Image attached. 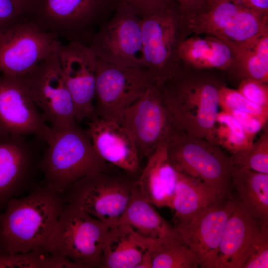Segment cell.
Masks as SVG:
<instances>
[{"mask_svg":"<svg viewBox=\"0 0 268 268\" xmlns=\"http://www.w3.org/2000/svg\"><path fill=\"white\" fill-rule=\"evenodd\" d=\"M160 242L145 237L129 225L119 223L109 227L104 239L102 268H138L145 256Z\"/></svg>","mask_w":268,"mask_h":268,"instance_id":"21","label":"cell"},{"mask_svg":"<svg viewBox=\"0 0 268 268\" xmlns=\"http://www.w3.org/2000/svg\"><path fill=\"white\" fill-rule=\"evenodd\" d=\"M24 19L11 0H0V34Z\"/></svg>","mask_w":268,"mask_h":268,"instance_id":"37","label":"cell"},{"mask_svg":"<svg viewBox=\"0 0 268 268\" xmlns=\"http://www.w3.org/2000/svg\"><path fill=\"white\" fill-rule=\"evenodd\" d=\"M39 140L0 135V212L9 200L39 184L37 182L42 154Z\"/></svg>","mask_w":268,"mask_h":268,"instance_id":"15","label":"cell"},{"mask_svg":"<svg viewBox=\"0 0 268 268\" xmlns=\"http://www.w3.org/2000/svg\"><path fill=\"white\" fill-rule=\"evenodd\" d=\"M167 151L178 172L200 180L218 196L232 194L233 165L229 154L219 145L173 129Z\"/></svg>","mask_w":268,"mask_h":268,"instance_id":"5","label":"cell"},{"mask_svg":"<svg viewBox=\"0 0 268 268\" xmlns=\"http://www.w3.org/2000/svg\"><path fill=\"white\" fill-rule=\"evenodd\" d=\"M221 110L232 109L250 113L268 120V108L261 107L250 101L237 90L222 86L219 94Z\"/></svg>","mask_w":268,"mask_h":268,"instance_id":"32","label":"cell"},{"mask_svg":"<svg viewBox=\"0 0 268 268\" xmlns=\"http://www.w3.org/2000/svg\"><path fill=\"white\" fill-rule=\"evenodd\" d=\"M87 130L96 151L104 161L131 176L139 172L138 150L126 128L96 115L90 119Z\"/></svg>","mask_w":268,"mask_h":268,"instance_id":"20","label":"cell"},{"mask_svg":"<svg viewBox=\"0 0 268 268\" xmlns=\"http://www.w3.org/2000/svg\"><path fill=\"white\" fill-rule=\"evenodd\" d=\"M18 11L24 17L31 0H11ZM25 18V17H24Z\"/></svg>","mask_w":268,"mask_h":268,"instance_id":"40","label":"cell"},{"mask_svg":"<svg viewBox=\"0 0 268 268\" xmlns=\"http://www.w3.org/2000/svg\"><path fill=\"white\" fill-rule=\"evenodd\" d=\"M184 16L190 34L212 35L233 43L249 41L268 30V13L239 0H207L202 11Z\"/></svg>","mask_w":268,"mask_h":268,"instance_id":"9","label":"cell"},{"mask_svg":"<svg viewBox=\"0 0 268 268\" xmlns=\"http://www.w3.org/2000/svg\"><path fill=\"white\" fill-rule=\"evenodd\" d=\"M88 45L97 58L107 63L146 68L141 18L126 3L117 4L112 14L98 28Z\"/></svg>","mask_w":268,"mask_h":268,"instance_id":"11","label":"cell"},{"mask_svg":"<svg viewBox=\"0 0 268 268\" xmlns=\"http://www.w3.org/2000/svg\"><path fill=\"white\" fill-rule=\"evenodd\" d=\"M178 5L180 11L186 16L198 14L202 11L207 0H171Z\"/></svg>","mask_w":268,"mask_h":268,"instance_id":"38","label":"cell"},{"mask_svg":"<svg viewBox=\"0 0 268 268\" xmlns=\"http://www.w3.org/2000/svg\"><path fill=\"white\" fill-rule=\"evenodd\" d=\"M57 54L74 105L76 123L91 119L96 116L93 104L96 55L88 45L77 41L68 42L66 45L61 43Z\"/></svg>","mask_w":268,"mask_h":268,"instance_id":"17","label":"cell"},{"mask_svg":"<svg viewBox=\"0 0 268 268\" xmlns=\"http://www.w3.org/2000/svg\"><path fill=\"white\" fill-rule=\"evenodd\" d=\"M143 51L146 68L162 84L180 65V47L190 35L184 14L173 1L141 18Z\"/></svg>","mask_w":268,"mask_h":268,"instance_id":"6","label":"cell"},{"mask_svg":"<svg viewBox=\"0 0 268 268\" xmlns=\"http://www.w3.org/2000/svg\"><path fill=\"white\" fill-rule=\"evenodd\" d=\"M109 167L77 181L63 195L66 203L75 206L111 227L119 223L136 180L125 172H114Z\"/></svg>","mask_w":268,"mask_h":268,"instance_id":"7","label":"cell"},{"mask_svg":"<svg viewBox=\"0 0 268 268\" xmlns=\"http://www.w3.org/2000/svg\"><path fill=\"white\" fill-rule=\"evenodd\" d=\"M231 188L237 201L268 229V174L233 167Z\"/></svg>","mask_w":268,"mask_h":268,"instance_id":"24","label":"cell"},{"mask_svg":"<svg viewBox=\"0 0 268 268\" xmlns=\"http://www.w3.org/2000/svg\"><path fill=\"white\" fill-rule=\"evenodd\" d=\"M49 127L20 79L0 74V135L42 140Z\"/></svg>","mask_w":268,"mask_h":268,"instance_id":"18","label":"cell"},{"mask_svg":"<svg viewBox=\"0 0 268 268\" xmlns=\"http://www.w3.org/2000/svg\"><path fill=\"white\" fill-rule=\"evenodd\" d=\"M179 55L182 64L198 69H217L229 73L234 65L230 46L212 35L187 37L180 47Z\"/></svg>","mask_w":268,"mask_h":268,"instance_id":"23","label":"cell"},{"mask_svg":"<svg viewBox=\"0 0 268 268\" xmlns=\"http://www.w3.org/2000/svg\"><path fill=\"white\" fill-rule=\"evenodd\" d=\"M268 268V231L264 233L243 268Z\"/></svg>","mask_w":268,"mask_h":268,"instance_id":"35","label":"cell"},{"mask_svg":"<svg viewBox=\"0 0 268 268\" xmlns=\"http://www.w3.org/2000/svg\"><path fill=\"white\" fill-rule=\"evenodd\" d=\"M109 227L83 210L65 203L44 248L78 268H101L103 245Z\"/></svg>","mask_w":268,"mask_h":268,"instance_id":"8","label":"cell"},{"mask_svg":"<svg viewBox=\"0 0 268 268\" xmlns=\"http://www.w3.org/2000/svg\"><path fill=\"white\" fill-rule=\"evenodd\" d=\"M17 78L50 127L62 128L76 123L74 105L64 79L57 53Z\"/></svg>","mask_w":268,"mask_h":268,"instance_id":"12","label":"cell"},{"mask_svg":"<svg viewBox=\"0 0 268 268\" xmlns=\"http://www.w3.org/2000/svg\"><path fill=\"white\" fill-rule=\"evenodd\" d=\"M168 140L161 143L147 158V163L135 182L143 197L154 206L172 209L178 172L168 157Z\"/></svg>","mask_w":268,"mask_h":268,"instance_id":"22","label":"cell"},{"mask_svg":"<svg viewBox=\"0 0 268 268\" xmlns=\"http://www.w3.org/2000/svg\"><path fill=\"white\" fill-rule=\"evenodd\" d=\"M61 43L26 19L15 24L0 34V74L18 77L28 73L57 53Z\"/></svg>","mask_w":268,"mask_h":268,"instance_id":"13","label":"cell"},{"mask_svg":"<svg viewBox=\"0 0 268 268\" xmlns=\"http://www.w3.org/2000/svg\"><path fill=\"white\" fill-rule=\"evenodd\" d=\"M46 148L39 169L41 184L63 193L84 177L108 167L96 151L87 130L76 123L62 128L49 126L42 138Z\"/></svg>","mask_w":268,"mask_h":268,"instance_id":"3","label":"cell"},{"mask_svg":"<svg viewBox=\"0 0 268 268\" xmlns=\"http://www.w3.org/2000/svg\"><path fill=\"white\" fill-rule=\"evenodd\" d=\"M248 6L260 11L268 13V0H239Z\"/></svg>","mask_w":268,"mask_h":268,"instance_id":"39","label":"cell"},{"mask_svg":"<svg viewBox=\"0 0 268 268\" xmlns=\"http://www.w3.org/2000/svg\"><path fill=\"white\" fill-rule=\"evenodd\" d=\"M116 5L113 0H31L24 17L43 31L88 45Z\"/></svg>","mask_w":268,"mask_h":268,"instance_id":"4","label":"cell"},{"mask_svg":"<svg viewBox=\"0 0 268 268\" xmlns=\"http://www.w3.org/2000/svg\"><path fill=\"white\" fill-rule=\"evenodd\" d=\"M224 111L234 117L240 123L245 131L255 137L268 123V120L250 113L232 109Z\"/></svg>","mask_w":268,"mask_h":268,"instance_id":"34","label":"cell"},{"mask_svg":"<svg viewBox=\"0 0 268 268\" xmlns=\"http://www.w3.org/2000/svg\"><path fill=\"white\" fill-rule=\"evenodd\" d=\"M259 223L237 201L225 224L215 268H243L264 233Z\"/></svg>","mask_w":268,"mask_h":268,"instance_id":"19","label":"cell"},{"mask_svg":"<svg viewBox=\"0 0 268 268\" xmlns=\"http://www.w3.org/2000/svg\"><path fill=\"white\" fill-rule=\"evenodd\" d=\"M233 167L268 174V131L248 148L229 154Z\"/></svg>","mask_w":268,"mask_h":268,"instance_id":"31","label":"cell"},{"mask_svg":"<svg viewBox=\"0 0 268 268\" xmlns=\"http://www.w3.org/2000/svg\"><path fill=\"white\" fill-rule=\"evenodd\" d=\"M156 83L146 68L119 67L97 57L96 115L121 125L126 110Z\"/></svg>","mask_w":268,"mask_h":268,"instance_id":"10","label":"cell"},{"mask_svg":"<svg viewBox=\"0 0 268 268\" xmlns=\"http://www.w3.org/2000/svg\"><path fill=\"white\" fill-rule=\"evenodd\" d=\"M119 223L128 224L140 235L159 242L178 235L174 227L143 197L136 182L130 200Z\"/></svg>","mask_w":268,"mask_h":268,"instance_id":"25","label":"cell"},{"mask_svg":"<svg viewBox=\"0 0 268 268\" xmlns=\"http://www.w3.org/2000/svg\"><path fill=\"white\" fill-rule=\"evenodd\" d=\"M65 203L63 193L41 184L26 196L9 200L0 212V249L44 251Z\"/></svg>","mask_w":268,"mask_h":268,"instance_id":"2","label":"cell"},{"mask_svg":"<svg viewBox=\"0 0 268 268\" xmlns=\"http://www.w3.org/2000/svg\"><path fill=\"white\" fill-rule=\"evenodd\" d=\"M116 4L125 2L133 7L140 18L165 7L171 0H113Z\"/></svg>","mask_w":268,"mask_h":268,"instance_id":"36","label":"cell"},{"mask_svg":"<svg viewBox=\"0 0 268 268\" xmlns=\"http://www.w3.org/2000/svg\"><path fill=\"white\" fill-rule=\"evenodd\" d=\"M236 202L233 193L221 197L194 214L174 222V228L196 257L199 268H215L223 232Z\"/></svg>","mask_w":268,"mask_h":268,"instance_id":"14","label":"cell"},{"mask_svg":"<svg viewBox=\"0 0 268 268\" xmlns=\"http://www.w3.org/2000/svg\"><path fill=\"white\" fill-rule=\"evenodd\" d=\"M162 84L155 83L125 112L121 125L133 136L140 158H147L173 131L164 101Z\"/></svg>","mask_w":268,"mask_h":268,"instance_id":"16","label":"cell"},{"mask_svg":"<svg viewBox=\"0 0 268 268\" xmlns=\"http://www.w3.org/2000/svg\"><path fill=\"white\" fill-rule=\"evenodd\" d=\"M225 85L214 69H196L181 62L176 72L162 85L173 129L216 144L219 91Z\"/></svg>","mask_w":268,"mask_h":268,"instance_id":"1","label":"cell"},{"mask_svg":"<svg viewBox=\"0 0 268 268\" xmlns=\"http://www.w3.org/2000/svg\"><path fill=\"white\" fill-rule=\"evenodd\" d=\"M68 259L43 250L10 253L0 249V268H76Z\"/></svg>","mask_w":268,"mask_h":268,"instance_id":"29","label":"cell"},{"mask_svg":"<svg viewBox=\"0 0 268 268\" xmlns=\"http://www.w3.org/2000/svg\"><path fill=\"white\" fill-rule=\"evenodd\" d=\"M221 197L200 180L178 172L172 208L174 222L194 214Z\"/></svg>","mask_w":268,"mask_h":268,"instance_id":"27","label":"cell"},{"mask_svg":"<svg viewBox=\"0 0 268 268\" xmlns=\"http://www.w3.org/2000/svg\"><path fill=\"white\" fill-rule=\"evenodd\" d=\"M198 267L196 257L179 234L160 242L152 253L151 268Z\"/></svg>","mask_w":268,"mask_h":268,"instance_id":"28","label":"cell"},{"mask_svg":"<svg viewBox=\"0 0 268 268\" xmlns=\"http://www.w3.org/2000/svg\"><path fill=\"white\" fill-rule=\"evenodd\" d=\"M214 136L216 143L230 154L249 147L255 138L245 131L234 117L222 110L216 119Z\"/></svg>","mask_w":268,"mask_h":268,"instance_id":"30","label":"cell"},{"mask_svg":"<svg viewBox=\"0 0 268 268\" xmlns=\"http://www.w3.org/2000/svg\"><path fill=\"white\" fill-rule=\"evenodd\" d=\"M237 90L253 103L268 108V83L250 78L244 79L240 81Z\"/></svg>","mask_w":268,"mask_h":268,"instance_id":"33","label":"cell"},{"mask_svg":"<svg viewBox=\"0 0 268 268\" xmlns=\"http://www.w3.org/2000/svg\"><path fill=\"white\" fill-rule=\"evenodd\" d=\"M226 42L234 58L230 75L240 81L250 78L268 83V30L243 43Z\"/></svg>","mask_w":268,"mask_h":268,"instance_id":"26","label":"cell"}]
</instances>
